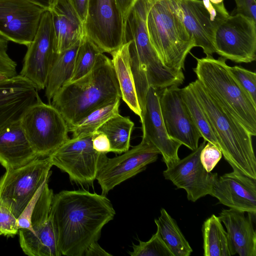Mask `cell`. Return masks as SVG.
Segmentation results:
<instances>
[{"label": "cell", "mask_w": 256, "mask_h": 256, "mask_svg": "<svg viewBox=\"0 0 256 256\" xmlns=\"http://www.w3.org/2000/svg\"><path fill=\"white\" fill-rule=\"evenodd\" d=\"M115 214L111 202L102 194L78 190L54 194L50 218L62 256H84Z\"/></svg>", "instance_id": "cell-1"}, {"label": "cell", "mask_w": 256, "mask_h": 256, "mask_svg": "<svg viewBox=\"0 0 256 256\" xmlns=\"http://www.w3.org/2000/svg\"><path fill=\"white\" fill-rule=\"evenodd\" d=\"M121 98L112 60L103 53L86 75L64 84L50 104L61 114L68 128L94 110Z\"/></svg>", "instance_id": "cell-2"}, {"label": "cell", "mask_w": 256, "mask_h": 256, "mask_svg": "<svg viewBox=\"0 0 256 256\" xmlns=\"http://www.w3.org/2000/svg\"><path fill=\"white\" fill-rule=\"evenodd\" d=\"M189 85L208 116L225 160L233 170L256 179L252 136L198 79Z\"/></svg>", "instance_id": "cell-3"}, {"label": "cell", "mask_w": 256, "mask_h": 256, "mask_svg": "<svg viewBox=\"0 0 256 256\" xmlns=\"http://www.w3.org/2000/svg\"><path fill=\"white\" fill-rule=\"evenodd\" d=\"M146 26L151 44L166 67L184 68L194 40L182 20L176 0H156L148 14Z\"/></svg>", "instance_id": "cell-4"}, {"label": "cell", "mask_w": 256, "mask_h": 256, "mask_svg": "<svg viewBox=\"0 0 256 256\" xmlns=\"http://www.w3.org/2000/svg\"><path fill=\"white\" fill-rule=\"evenodd\" d=\"M193 70L204 88L252 136L256 135V103L240 86L228 70L226 60L212 56L196 58Z\"/></svg>", "instance_id": "cell-5"}, {"label": "cell", "mask_w": 256, "mask_h": 256, "mask_svg": "<svg viewBox=\"0 0 256 256\" xmlns=\"http://www.w3.org/2000/svg\"><path fill=\"white\" fill-rule=\"evenodd\" d=\"M46 181L17 218L19 242L29 256H60L50 212L53 190Z\"/></svg>", "instance_id": "cell-6"}, {"label": "cell", "mask_w": 256, "mask_h": 256, "mask_svg": "<svg viewBox=\"0 0 256 256\" xmlns=\"http://www.w3.org/2000/svg\"><path fill=\"white\" fill-rule=\"evenodd\" d=\"M21 126L38 158L48 156L68 138V127L60 112L39 95L23 112Z\"/></svg>", "instance_id": "cell-7"}, {"label": "cell", "mask_w": 256, "mask_h": 256, "mask_svg": "<svg viewBox=\"0 0 256 256\" xmlns=\"http://www.w3.org/2000/svg\"><path fill=\"white\" fill-rule=\"evenodd\" d=\"M49 156L6 170L0 178V202L18 218L38 190L49 180L52 166Z\"/></svg>", "instance_id": "cell-8"}, {"label": "cell", "mask_w": 256, "mask_h": 256, "mask_svg": "<svg viewBox=\"0 0 256 256\" xmlns=\"http://www.w3.org/2000/svg\"><path fill=\"white\" fill-rule=\"evenodd\" d=\"M92 134L69 138L48 156L52 166L68 174L72 182L82 186L92 184L108 158L106 154L94 149Z\"/></svg>", "instance_id": "cell-9"}, {"label": "cell", "mask_w": 256, "mask_h": 256, "mask_svg": "<svg viewBox=\"0 0 256 256\" xmlns=\"http://www.w3.org/2000/svg\"><path fill=\"white\" fill-rule=\"evenodd\" d=\"M216 52L236 63L256 59V21L244 15L229 16L216 28Z\"/></svg>", "instance_id": "cell-10"}, {"label": "cell", "mask_w": 256, "mask_h": 256, "mask_svg": "<svg viewBox=\"0 0 256 256\" xmlns=\"http://www.w3.org/2000/svg\"><path fill=\"white\" fill-rule=\"evenodd\" d=\"M84 35L104 52L122 44L124 18L116 0H89Z\"/></svg>", "instance_id": "cell-11"}, {"label": "cell", "mask_w": 256, "mask_h": 256, "mask_svg": "<svg viewBox=\"0 0 256 256\" xmlns=\"http://www.w3.org/2000/svg\"><path fill=\"white\" fill-rule=\"evenodd\" d=\"M182 20L192 37L195 46L206 56L216 52L214 34L218 26L229 16L224 2L214 4L210 0H176Z\"/></svg>", "instance_id": "cell-12"}, {"label": "cell", "mask_w": 256, "mask_h": 256, "mask_svg": "<svg viewBox=\"0 0 256 256\" xmlns=\"http://www.w3.org/2000/svg\"><path fill=\"white\" fill-rule=\"evenodd\" d=\"M54 52V31L50 10L42 16L36 34L24 58L20 75L38 90H44Z\"/></svg>", "instance_id": "cell-13"}, {"label": "cell", "mask_w": 256, "mask_h": 256, "mask_svg": "<svg viewBox=\"0 0 256 256\" xmlns=\"http://www.w3.org/2000/svg\"><path fill=\"white\" fill-rule=\"evenodd\" d=\"M45 10L28 0H0V37L28 47Z\"/></svg>", "instance_id": "cell-14"}, {"label": "cell", "mask_w": 256, "mask_h": 256, "mask_svg": "<svg viewBox=\"0 0 256 256\" xmlns=\"http://www.w3.org/2000/svg\"><path fill=\"white\" fill-rule=\"evenodd\" d=\"M159 154L156 148L142 140L122 155L108 158L96 178L102 194L106 196L117 185L144 170L148 164L156 160Z\"/></svg>", "instance_id": "cell-15"}, {"label": "cell", "mask_w": 256, "mask_h": 256, "mask_svg": "<svg viewBox=\"0 0 256 256\" xmlns=\"http://www.w3.org/2000/svg\"><path fill=\"white\" fill-rule=\"evenodd\" d=\"M160 90L158 92L160 111L168 136L194 150L202 136L183 101L180 88L174 85Z\"/></svg>", "instance_id": "cell-16"}, {"label": "cell", "mask_w": 256, "mask_h": 256, "mask_svg": "<svg viewBox=\"0 0 256 256\" xmlns=\"http://www.w3.org/2000/svg\"><path fill=\"white\" fill-rule=\"evenodd\" d=\"M204 140L198 148L184 158L178 160L163 172L166 180L178 188L184 189L187 198L192 202L210 194L217 173L208 172L200 161V152L206 144Z\"/></svg>", "instance_id": "cell-17"}, {"label": "cell", "mask_w": 256, "mask_h": 256, "mask_svg": "<svg viewBox=\"0 0 256 256\" xmlns=\"http://www.w3.org/2000/svg\"><path fill=\"white\" fill-rule=\"evenodd\" d=\"M141 118L144 140L156 148L160 152L166 167L180 160L178 150L181 144L168 135L162 118L158 90L148 88L142 108Z\"/></svg>", "instance_id": "cell-18"}, {"label": "cell", "mask_w": 256, "mask_h": 256, "mask_svg": "<svg viewBox=\"0 0 256 256\" xmlns=\"http://www.w3.org/2000/svg\"><path fill=\"white\" fill-rule=\"evenodd\" d=\"M210 196L231 209L256 214V179L236 170L216 178Z\"/></svg>", "instance_id": "cell-19"}, {"label": "cell", "mask_w": 256, "mask_h": 256, "mask_svg": "<svg viewBox=\"0 0 256 256\" xmlns=\"http://www.w3.org/2000/svg\"><path fill=\"white\" fill-rule=\"evenodd\" d=\"M38 90L20 74L0 83V130L20 119L25 110L34 103Z\"/></svg>", "instance_id": "cell-20"}, {"label": "cell", "mask_w": 256, "mask_h": 256, "mask_svg": "<svg viewBox=\"0 0 256 256\" xmlns=\"http://www.w3.org/2000/svg\"><path fill=\"white\" fill-rule=\"evenodd\" d=\"M244 212L230 208L222 210L219 218L226 229L231 256H256V233L252 217Z\"/></svg>", "instance_id": "cell-21"}, {"label": "cell", "mask_w": 256, "mask_h": 256, "mask_svg": "<svg viewBox=\"0 0 256 256\" xmlns=\"http://www.w3.org/2000/svg\"><path fill=\"white\" fill-rule=\"evenodd\" d=\"M36 158L20 120L0 130V164L6 170L22 166Z\"/></svg>", "instance_id": "cell-22"}, {"label": "cell", "mask_w": 256, "mask_h": 256, "mask_svg": "<svg viewBox=\"0 0 256 256\" xmlns=\"http://www.w3.org/2000/svg\"><path fill=\"white\" fill-rule=\"evenodd\" d=\"M50 10L54 31V52L60 54L82 38L83 23L68 0H55Z\"/></svg>", "instance_id": "cell-23"}, {"label": "cell", "mask_w": 256, "mask_h": 256, "mask_svg": "<svg viewBox=\"0 0 256 256\" xmlns=\"http://www.w3.org/2000/svg\"><path fill=\"white\" fill-rule=\"evenodd\" d=\"M129 46L130 42L124 43L110 54L120 86L121 98L140 118L142 110L130 66Z\"/></svg>", "instance_id": "cell-24"}, {"label": "cell", "mask_w": 256, "mask_h": 256, "mask_svg": "<svg viewBox=\"0 0 256 256\" xmlns=\"http://www.w3.org/2000/svg\"><path fill=\"white\" fill-rule=\"evenodd\" d=\"M80 41L81 40L60 54L55 53L44 89L45 96L48 104L59 89L70 80Z\"/></svg>", "instance_id": "cell-25"}, {"label": "cell", "mask_w": 256, "mask_h": 256, "mask_svg": "<svg viewBox=\"0 0 256 256\" xmlns=\"http://www.w3.org/2000/svg\"><path fill=\"white\" fill-rule=\"evenodd\" d=\"M160 214L154 220L162 240L174 256H189L192 250L182 232L175 220L166 210L162 208Z\"/></svg>", "instance_id": "cell-26"}, {"label": "cell", "mask_w": 256, "mask_h": 256, "mask_svg": "<svg viewBox=\"0 0 256 256\" xmlns=\"http://www.w3.org/2000/svg\"><path fill=\"white\" fill-rule=\"evenodd\" d=\"M202 230L204 256H231L227 234L218 216L208 218Z\"/></svg>", "instance_id": "cell-27"}, {"label": "cell", "mask_w": 256, "mask_h": 256, "mask_svg": "<svg viewBox=\"0 0 256 256\" xmlns=\"http://www.w3.org/2000/svg\"><path fill=\"white\" fill-rule=\"evenodd\" d=\"M134 127V123L129 116L118 114L104 123L96 131L106 136L110 142L111 152L120 154L129 150Z\"/></svg>", "instance_id": "cell-28"}, {"label": "cell", "mask_w": 256, "mask_h": 256, "mask_svg": "<svg viewBox=\"0 0 256 256\" xmlns=\"http://www.w3.org/2000/svg\"><path fill=\"white\" fill-rule=\"evenodd\" d=\"M180 94L202 138L206 142L214 144L220 150L208 116L189 84L180 88Z\"/></svg>", "instance_id": "cell-29"}, {"label": "cell", "mask_w": 256, "mask_h": 256, "mask_svg": "<svg viewBox=\"0 0 256 256\" xmlns=\"http://www.w3.org/2000/svg\"><path fill=\"white\" fill-rule=\"evenodd\" d=\"M120 100L94 110L68 128L69 132L72 133V137L92 134L104 123L119 114Z\"/></svg>", "instance_id": "cell-30"}, {"label": "cell", "mask_w": 256, "mask_h": 256, "mask_svg": "<svg viewBox=\"0 0 256 256\" xmlns=\"http://www.w3.org/2000/svg\"><path fill=\"white\" fill-rule=\"evenodd\" d=\"M100 53L102 52L99 48L84 35L77 51L74 70L68 82L78 80L88 74L94 68Z\"/></svg>", "instance_id": "cell-31"}, {"label": "cell", "mask_w": 256, "mask_h": 256, "mask_svg": "<svg viewBox=\"0 0 256 256\" xmlns=\"http://www.w3.org/2000/svg\"><path fill=\"white\" fill-rule=\"evenodd\" d=\"M138 244H132V256H174L156 230L147 242L138 240Z\"/></svg>", "instance_id": "cell-32"}, {"label": "cell", "mask_w": 256, "mask_h": 256, "mask_svg": "<svg viewBox=\"0 0 256 256\" xmlns=\"http://www.w3.org/2000/svg\"><path fill=\"white\" fill-rule=\"evenodd\" d=\"M228 68L240 86L256 103V74L240 66H228Z\"/></svg>", "instance_id": "cell-33"}, {"label": "cell", "mask_w": 256, "mask_h": 256, "mask_svg": "<svg viewBox=\"0 0 256 256\" xmlns=\"http://www.w3.org/2000/svg\"><path fill=\"white\" fill-rule=\"evenodd\" d=\"M18 230L17 218L0 202V232L5 236L12 237L18 234Z\"/></svg>", "instance_id": "cell-34"}, {"label": "cell", "mask_w": 256, "mask_h": 256, "mask_svg": "<svg viewBox=\"0 0 256 256\" xmlns=\"http://www.w3.org/2000/svg\"><path fill=\"white\" fill-rule=\"evenodd\" d=\"M221 150L214 144L208 142L200 154V161L208 172H211L222 156Z\"/></svg>", "instance_id": "cell-35"}, {"label": "cell", "mask_w": 256, "mask_h": 256, "mask_svg": "<svg viewBox=\"0 0 256 256\" xmlns=\"http://www.w3.org/2000/svg\"><path fill=\"white\" fill-rule=\"evenodd\" d=\"M8 40L0 37V74L11 78L17 75V64L8 56Z\"/></svg>", "instance_id": "cell-36"}, {"label": "cell", "mask_w": 256, "mask_h": 256, "mask_svg": "<svg viewBox=\"0 0 256 256\" xmlns=\"http://www.w3.org/2000/svg\"><path fill=\"white\" fill-rule=\"evenodd\" d=\"M236 13L250 17L256 21V0H234Z\"/></svg>", "instance_id": "cell-37"}, {"label": "cell", "mask_w": 256, "mask_h": 256, "mask_svg": "<svg viewBox=\"0 0 256 256\" xmlns=\"http://www.w3.org/2000/svg\"><path fill=\"white\" fill-rule=\"evenodd\" d=\"M92 144L94 149L100 153L107 154L111 152L110 140L106 136L96 131L92 134Z\"/></svg>", "instance_id": "cell-38"}, {"label": "cell", "mask_w": 256, "mask_h": 256, "mask_svg": "<svg viewBox=\"0 0 256 256\" xmlns=\"http://www.w3.org/2000/svg\"><path fill=\"white\" fill-rule=\"evenodd\" d=\"M68 0L84 24L86 17L89 0Z\"/></svg>", "instance_id": "cell-39"}, {"label": "cell", "mask_w": 256, "mask_h": 256, "mask_svg": "<svg viewBox=\"0 0 256 256\" xmlns=\"http://www.w3.org/2000/svg\"><path fill=\"white\" fill-rule=\"evenodd\" d=\"M84 256H110V254L106 252L98 244V241L92 242L86 250Z\"/></svg>", "instance_id": "cell-40"}, {"label": "cell", "mask_w": 256, "mask_h": 256, "mask_svg": "<svg viewBox=\"0 0 256 256\" xmlns=\"http://www.w3.org/2000/svg\"><path fill=\"white\" fill-rule=\"evenodd\" d=\"M124 19L136 0H116Z\"/></svg>", "instance_id": "cell-41"}, {"label": "cell", "mask_w": 256, "mask_h": 256, "mask_svg": "<svg viewBox=\"0 0 256 256\" xmlns=\"http://www.w3.org/2000/svg\"><path fill=\"white\" fill-rule=\"evenodd\" d=\"M44 9L50 10L55 0H28Z\"/></svg>", "instance_id": "cell-42"}, {"label": "cell", "mask_w": 256, "mask_h": 256, "mask_svg": "<svg viewBox=\"0 0 256 256\" xmlns=\"http://www.w3.org/2000/svg\"><path fill=\"white\" fill-rule=\"evenodd\" d=\"M8 78H8L7 76H6L2 74H0V83L2 82L7 80Z\"/></svg>", "instance_id": "cell-43"}, {"label": "cell", "mask_w": 256, "mask_h": 256, "mask_svg": "<svg viewBox=\"0 0 256 256\" xmlns=\"http://www.w3.org/2000/svg\"><path fill=\"white\" fill-rule=\"evenodd\" d=\"M211 2L214 4H219L224 2V0H210Z\"/></svg>", "instance_id": "cell-44"}, {"label": "cell", "mask_w": 256, "mask_h": 256, "mask_svg": "<svg viewBox=\"0 0 256 256\" xmlns=\"http://www.w3.org/2000/svg\"><path fill=\"white\" fill-rule=\"evenodd\" d=\"M1 235H2V233H1V232H0V236H1Z\"/></svg>", "instance_id": "cell-45"}]
</instances>
